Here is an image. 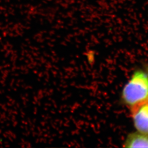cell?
<instances>
[{"instance_id": "obj_1", "label": "cell", "mask_w": 148, "mask_h": 148, "mask_svg": "<svg viewBox=\"0 0 148 148\" xmlns=\"http://www.w3.org/2000/svg\"><path fill=\"white\" fill-rule=\"evenodd\" d=\"M122 99L132 111L148 103V75L142 70L136 71L122 90Z\"/></svg>"}, {"instance_id": "obj_2", "label": "cell", "mask_w": 148, "mask_h": 148, "mask_svg": "<svg viewBox=\"0 0 148 148\" xmlns=\"http://www.w3.org/2000/svg\"><path fill=\"white\" fill-rule=\"evenodd\" d=\"M134 127L138 132L148 134V103L132 111Z\"/></svg>"}, {"instance_id": "obj_3", "label": "cell", "mask_w": 148, "mask_h": 148, "mask_svg": "<svg viewBox=\"0 0 148 148\" xmlns=\"http://www.w3.org/2000/svg\"><path fill=\"white\" fill-rule=\"evenodd\" d=\"M123 147L125 148H148V134L132 133L128 136Z\"/></svg>"}]
</instances>
